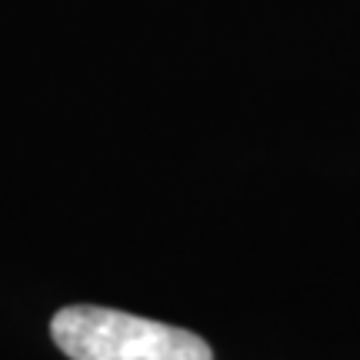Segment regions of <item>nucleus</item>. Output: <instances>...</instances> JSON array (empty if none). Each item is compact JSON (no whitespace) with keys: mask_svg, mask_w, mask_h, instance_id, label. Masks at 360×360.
<instances>
[{"mask_svg":"<svg viewBox=\"0 0 360 360\" xmlns=\"http://www.w3.org/2000/svg\"><path fill=\"white\" fill-rule=\"evenodd\" d=\"M51 334L70 360H214L204 340L184 327L90 304L57 310Z\"/></svg>","mask_w":360,"mask_h":360,"instance_id":"nucleus-1","label":"nucleus"}]
</instances>
